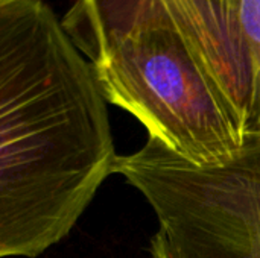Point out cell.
Listing matches in <instances>:
<instances>
[{"label":"cell","mask_w":260,"mask_h":258,"mask_svg":"<svg viewBox=\"0 0 260 258\" xmlns=\"http://www.w3.org/2000/svg\"><path fill=\"white\" fill-rule=\"evenodd\" d=\"M107 99L43 0H0V257L41 255L114 173Z\"/></svg>","instance_id":"cell-1"},{"label":"cell","mask_w":260,"mask_h":258,"mask_svg":"<svg viewBox=\"0 0 260 258\" xmlns=\"http://www.w3.org/2000/svg\"><path fill=\"white\" fill-rule=\"evenodd\" d=\"M114 173L155 213L152 258H260V131L213 164H195L148 138L117 157Z\"/></svg>","instance_id":"cell-2"},{"label":"cell","mask_w":260,"mask_h":258,"mask_svg":"<svg viewBox=\"0 0 260 258\" xmlns=\"http://www.w3.org/2000/svg\"><path fill=\"white\" fill-rule=\"evenodd\" d=\"M151 0H76L62 18V26L88 58L99 55L131 30L152 24L160 11Z\"/></svg>","instance_id":"cell-5"},{"label":"cell","mask_w":260,"mask_h":258,"mask_svg":"<svg viewBox=\"0 0 260 258\" xmlns=\"http://www.w3.org/2000/svg\"><path fill=\"white\" fill-rule=\"evenodd\" d=\"M242 135L260 131V0H152Z\"/></svg>","instance_id":"cell-4"},{"label":"cell","mask_w":260,"mask_h":258,"mask_svg":"<svg viewBox=\"0 0 260 258\" xmlns=\"http://www.w3.org/2000/svg\"><path fill=\"white\" fill-rule=\"evenodd\" d=\"M91 64L107 102L187 161L222 163L242 144L232 113L168 21L131 30Z\"/></svg>","instance_id":"cell-3"}]
</instances>
